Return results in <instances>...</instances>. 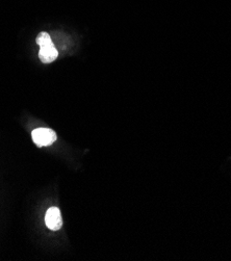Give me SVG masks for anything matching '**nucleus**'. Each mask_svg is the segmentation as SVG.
<instances>
[{
	"mask_svg": "<svg viewBox=\"0 0 231 261\" xmlns=\"http://www.w3.org/2000/svg\"><path fill=\"white\" fill-rule=\"evenodd\" d=\"M32 138L37 146L44 147L57 141V134L49 128H37L32 133Z\"/></svg>",
	"mask_w": 231,
	"mask_h": 261,
	"instance_id": "obj_1",
	"label": "nucleus"
},
{
	"mask_svg": "<svg viewBox=\"0 0 231 261\" xmlns=\"http://www.w3.org/2000/svg\"><path fill=\"white\" fill-rule=\"evenodd\" d=\"M45 223H46V226L53 231H58L62 228L63 221H62L61 212L58 207L49 208L46 213Z\"/></svg>",
	"mask_w": 231,
	"mask_h": 261,
	"instance_id": "obj_2",
	"label": "nucleus"
},
{
	"mask_svg": "<svg viewBox=\"0 0 231 261\" xmlns=\"http://www.w3.org/2000/svg\"><path fill=\"white\" fill-rule=\"evenodd\" d=\"M40 51H39V58L42 63L44 64H49L56 61L59 57V51L55 47L54 43H48L43 46H40Z\"/></svg>",
	"mask_w": 231,
	"mask_h": 261,
	"instance_id": "obj_3",
	"label": "nucleus"
},
{
	"mask_svg": "<svg viewBox=\"0 0 231 261\" xmlns=\"http://www.w3.org/2000/svg\"><path fill=\"white\" fill-rule=\"evenodd\" d=\"M36 42H37V44L39 46H43L45 44L51 43L53 41H51V38H50V36L47 33H41V34L38 35Z\"/></svg>",
	"mask_w": 231,
	"mask_h": 261,
	"instance_id": "obj_4",
	"label": "nucleus"
}]
</instances>
